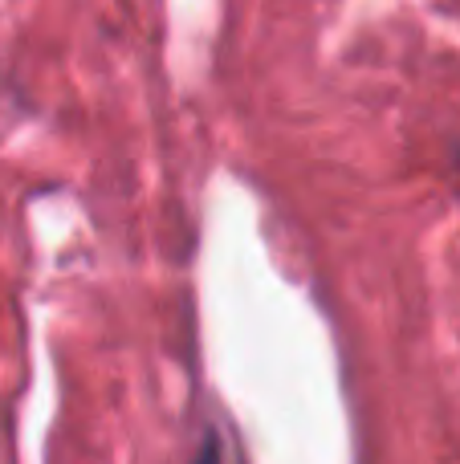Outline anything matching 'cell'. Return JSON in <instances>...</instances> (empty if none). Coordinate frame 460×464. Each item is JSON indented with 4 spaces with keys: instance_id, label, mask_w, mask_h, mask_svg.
<instances>
[{
    "instance_id": "1",
    "label": "cell",
    "mask_w": 460,
    "mask_h": 464,
    "mask_svg": "<svg viewBox=\"0 0 460 464\" xmlns=\"http://www.w3.org/2000/svg\"><path fill=\"white\" fill-rule=\"evenodd\" d=\"M192 464H225V444H220V436H204Z\"/></svg>"
}]
</instances>
